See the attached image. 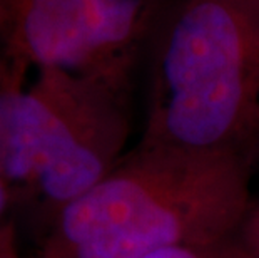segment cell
<instances>
[{
    "label": "cell",
    "mask_w": 259,
    "mask_h": 258,
    "mask_svg": "<svg viewBox=\"0 0 259 258\" xmlns=\"http://www.w3.org/2000/svg\"><path fill=\"white\" fill-rule=\"evenodd\" d=\"M249 158L137 144L44 223L38 258H141L236 237L251 206Z\"/></svg>",
    "instance_id": "obj_1"
},
{
    "label": "cell",
    "mask_w": 259,
    "mask_h": 258,
    "mask_svg": "<svg viewBox=\"0 0 259 258\" xmlns=\"http://www.w3.org/2000/svg\"><path fill=\"white\" fill-rule=\"evenodd\" d=\"M131 86L0 54V171L14 206L44 223L124 158Z\"/></svg>",
    "instance_id": "obj_2"
},
{
    "label": "cell",
    "mask_w": 259,
    "mask_h": 258,
    "mask_svg": "<svg viewBox=\"0 0 259 258\" xmlns=\"http://www.w3.org/2000/svg\"><path fill=\"white\" fill-rule=\"evenodd\" d=\"M141 144L259 151V0H184L159 44Z\"/></svg>",
    "instance_id": "obj_3"
},
{
    "label": "cell",
    "mask_w": 259,
    "mask_h": 258,
    "mask_svg": "<svg viewBox=\"0 0 259 258\" xmlns=\"http://www.w3.org/2000/svg\"><path fill=\"white\" fill-rule=\"evenodd\" d=\"M151 15L149 0H0V54L131 86Z\"/></svg>",
    "instance_id": "obj_4"
},
{
    "label": "cell",
    "mask_w": 259,
    "mask_h": 258,
    "mask_svg": "<svg viewBox=\"0 0 259 258\" xmlns=\"http://www.w3.org/2000/svg\"><path fill=\"white\" fill-rule=\"evenodd\" d=\"M141 258H251L236 238L211 245H186L157 250Z\"/></svg>",
    "instance_id": "obj_5"
},
{
    "label": "cell",
    "mask_w": 259,
    "mask_h": 258,
    "mask_svg": "<svg viewBox=\"0 0 259 258\" xmlns=\"http://www.w3.org/2000/svg\"><path fill=\"white\" fill-rule=\"evenodd\" d=\"M234 238L251 258H259V196L252 198Z\"/></svg>",
    "instance_id": "obj_6"
},
{
    "label": "cell",
    "mask_w": 259,
    "mask_h": 258,
    "mask_svg": "<svg viewBox=\"0 0 259 258\" xmlns=\"http://www.w3.org/2000/svg\"><path fill=\"white\" fill-rule=\"evenodd\" d=\"M0 258H20L15 240V225L10 223L0 230Z\"/></svg>",
    "instance_id": "obj_7"
},
{
    "label": "cell",
    "mask_w": 259,
    "mask_h": 258,
    "mask_svg": "<svg viewBox=\"0 0 259 258\" xmlns=\"http://www.w3.org/2000/svg\"><path fill=\"white\" fill-rule=\"evenodd\" d=\"M12 208H14L12 198H10L7 185H5L2 171H0V230L5 228L10 223H14L12 219H10V210H12Z\"/></svg>",
    "instance_id": "obj_8"
}]
</instances>
